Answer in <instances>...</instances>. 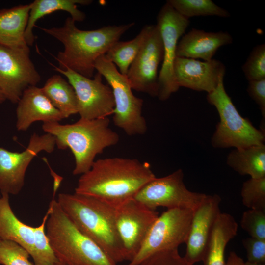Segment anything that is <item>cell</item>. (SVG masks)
Returning <instances> with one entry per match:
<instances>
[{"label": "cell", "mask_w": 265, "mask_h": 265, "mask_svg": "<svg viewBox=\"0 0 265 265\" xmlns=\"http://www.w3.org/2000/svg\"><path fill=\"white\" fill-rule=\"evenodd\" d=\"M92 2L91 0H35L31 2L25 34L27 45L32 46L35 41V37L33 30L39 19L55 11H64L69 13L75 22H83L86 18V15L78 8L77 5H88Z\"/></svg>", "instance_id": "obj_22"}, {"label": "cell", "mask_w": 265, "mask_h": 265, "mask_svg": "<svg viewBox=\"0 0 265 265\" xmlns=\"http://www.w3.org/2000/svg\"><path fill=\"white\" fill-rule=\"evenodd\" d=\"M0 196V238L14 242L26 249L31 256L34 241V227L20 221L12 211L9 195Z\"/></svg>", "instance_id": "obj_21"}, {"label": "cell", "mask_w": 265, "mask_h": 265, "mask_svg": "<svg viewBox=\"0 0 265 265\" xmlns=\"http://www.w3.org/2000/svg\"><path fill=\"white\" fill-rule=\"evenodd\" d=\"M241 196L243 204L249 209L265 211V177L251 178L242 186Z\"/></svg>", "instance_id": "obj_29"}, {"label": "cell", "mask_w": 265, "mask_h": 265, "mask_svg": "<svg viewBox=\"0 0 265 265\" xmlns=\"http://www.w3.org/2000/svg\"><path fill=\"white\" fill-rule=\"evenodd\" d=\"M227 165L241 175L251 178L265 177V145L234 149L227 155Z\"/></svg>", "instance_id": "obj_24"}, {"label": "cell", "mask_w": 265, "mask_h": 265, "mask_svg": "<svg viewBox=\"0 0 265 265\" xmlns=\"http://www.w3.org/2000/svg\"><path fill=\"white\" fill-rule=\"evenodd\" d=\"M29 254L18 244L8 240L0 241V264L34 265L28 260Z\"/></svg>", "instance_id": "obj_31"}, {"label": "cell", "mask_w": 265, "mask_h": 265, "mask_svg": "<svg viewBox=\"0 0 265 265\" xmlns=\"http://www.w3.org/2000/svg\"><path fill=\"white\" fill-rule=\"evenodd\" d=\"M249 81L265 79V45L255 46L242 67Z\"/></svg>", "instance_id": "obj_30"}, {"label": "cell", "mask_w": 265, "mask_h": 265, "mask_svg": "<svg viewBox=\"0 0 265 265\" xmlns=\"http://www.w3.org/2000/svg\"><path fill=\"white\" fill-rule=\"evenodd\" d=\"M50 64L54 70L64 75L75 92L80 118L92 120L108 117L115 108L111 88L102 81V75L97 72L93 79L85 77L68 68L61 70Z\"/></svg>", "instance_id": "obj_11"}, {"label": "cell", "mask_w": 265, "mask_h": 265, "mask_svg": "<svg viewBox=\"0 0 265 265\" xmlns=\"http://www.w3.org/2000/svg\"><path fill=\"white\" fill-rule=\"evenodd\" d=\"M238 225L234 217L221 212L217 217L203 260L205 265H225V251L229 242L237 235Z\"/></svg>", "instance_id": "obj_23"}, {"label": "cell", "mask_w": 265, "mask_h": 265, "mask_svg": "<svg viewBox=\"0 0 265 265\" xmlns=\"http://www.w3.org/2000/svg\"><path fill=\"white\" fill-rule=\"evenodd\" d=\"M139 265H192L179 253L178 249L160 251L154 254Z\"/></svg>", "instance_id": "obj_33"}, {"label": "cell", "mask_w": 265, "mask_h": 265, "mask_svg": "<svg viewBox=\"0 0 265 265\" xmlns=\"http://www.w3.org/2000/svg\"><path fill=\"white\" fill-rule=\"evenodd\" d=\"M244 265H265V264L251 263L247 261L246 262H244Z\"/></svg>", "instance_id": "obj_39"}, {"label": "cell", "mask_w": 265, "mask_h": 265, "mask_svg": "<svg viewBox=\"0 0 265 265\" xmlns=\"http://www.w3.org/2000/svg\"><path fill=\"white\" fill-rule=\"evenodd\" d=\"M247 91L250 97L260 107L262 116L260 129L265 132V79L249 81Z\"/></svg>", "instance_id": "obj_35"}, {"label": "cell", "mask_w": 265, "mask_h": 265, "mask_svg": "<svg viewBox=\"0 0 265 265\" xmlns=\"http://www.w3.org/2000/svg\"><path fill=\"white\" fill-rule=\"evenodd\" d=\"M132 22L120 25H108L93 30H81L70 16L61 27H40L45 33L55 38L64 49L54 58L58 68L69 69L88 78H92L95 63L111 47L119 41L122 35L134 25Z\"/></svg>", "instance_id": "obj_2"}, {"label": "cell", "mask_w": 265, "mask_h": 265, "mask_svg": "<svg viewBox=\"0 0 265 265\" xmlns=\"http://www.w3.org/2000/svg\"><path fill=\"white\" fill-rule=\"evenodd\" d=\"M42 159L47 164L50 170V174L53 178V198L56 193V191H57L58 188L59 187L60 184L63 180V178L61 176L58 175L57 173H56L53 170V169L51 168V166L50 165L46 158L44 157L42 158Z\"/></svg>", "instance_id": "obj_36"}, {"label": "cell", "mask_w": 265, "mask_h": 265, "mask_svg": "<svg viewBox=\"0 0 265 265\" xmlns=\"http://www.w3.org/2000/svg\"><path fill=\"white\" fill-rule=\"evenodd\" d=\"M155 177L147 162L136 159L106 158L95 160L90 169L81 175L75 193L116 208L133 199Z\"/></svg>", "instance_id": "obj_1"}, {"label": "cell", "mask_w": 265, "mask_h": 265, "mask_svg": "<svg viewBox=\"0 0 265 265\" xmlns=\"http://www.w3.org/2000/svg\"><path fill=\"white\" fill-rule=\"evenodd\" d=\"M169 3L178 13L189 19L199 16H217L228 17L230 13L211 0H168Z\"/></svg>", "instance_id": "obj_27"}, {"label": "cell", "mask_w": 265, "mask_h": 265, "mask_svg": "<svg viewBox=\"0 0 265 265\" xmlns=\"http://www.w3.org/2000/svg\"><path fill=\"white\" fill-rule=\"evenodd\" d=\"M176 82L179 87L210 93L224 79L225 65L219 60L208 61L177 57L174 65Z\"/></svg>", "instance_id": "obj_17"}, {"label": "cell", "mask_w": 265, "mask_h": 265, "mask_svg": "<svg viewBox=\"0 0 265 265\" xmlns=\"http://www.w3.org/2000/svg\"><path fill=\"white\" fill-rule=\"evenodd\" d=\"M158 212L134 199L115 208V219L125 261H131L142 245Z\"/></svg>", "instance_id": "obj_14"}, {"label": "cell", "mask_w": 265, "mask_h": 265, "mask_svg": "<svg viewBox=\"0 0 265 265\" xmlns=\"http://www.w3.org/2000/svg\"><path fill=\"white\" fill-rule=\"evenodd\" d=\"M184 177L181 169L162 177H156L145 184L133 199L153 210L164 207L167 209L181 208L194 211L207 194L188 190L184 182Z\"/></svg>", "instance_id": "obj_9"}, {"label": "cell", "mask_w": 265, "mask_h": 265, "mask_svg": "<svg viewBox=\"0 0 265 265\" xmlns=\"http://www.w3.org/2000/svg\"><path fill=\"white\" fill-rule=\"evenodd\" d=\"M151 25L145 26L133 39L115 42L105 54L106 58L123 75L126 76L129 69L138 54L149 32Z\"/></svg>", "instance_id": "obj_26"}, {"label": "cell", "mask_w": 265, "mask_h": 265, "mask_svg": "<svg viewBox=\"0 0 265 265\" xmlns=\"http://www.w3.org/2000/svg\"><path fill=\"white\" fill-rule=\"evenodd\" d=\"M240 225L250 237L265 240V211L254 209L245 211L242 214Z\"/></svg>", "instance_id": "obj_32"}, {"label": "cell", "mask_w": 265, "mask_h": 265, "mask_svg": "<svg viewBox=\"0 0 265 265\" xmlns=\"http://www.w3.org/2000/svg\"><path fill=\"white\" fill-rule=\"evenodd\" d=\"M56 265H67L65 263H63V262L59 261L58 263Z\"/></svg>", "instance_id": "obj_40"}, {"label": "cell", "mask_w": 265, "mask_h": 265, "mask_svg": "<svg viewBox=\"0 0 265 265\" xmlns=\"http://www.w3.org/2000/svg\"><path fill=\"white\" fill-rule=\"evenodd\" d=\"M41 79L30 57V51L0 45V90L6 100L17 103L24 90L36 86Z\"/></svg>", "instance_id": "obj_13"}, {"label": "cell", "mask_w": 265, "mask_h": 265, "mask_svg": "<svg viewBox=\"0 0 265 265\" xmlns=\"http://www.w3.org/2000/svg\"><path fill=\"white\" fill-rule=\"evenodd\" d=\"M95 68L105 78L112 91L115 103L114 125L129 136L145 134L147 126L142 115L143 100L133 94L127 76L121 74L105 55L96 60Z\"/></svg>", "instance_id": "obj_7"}, {"label": "cell", "mask_w": 265, "mask_h": 265, "mask_svg": "<svg viewBox=\"0 0 265 265\" xmlns=\"http://www.w3.org/2000/svg\"><path fill=\"white\" fill-rule=\"evenodd\" d=\"M246 250L247 262L265 264V240L248 237L242 239Z\"/></svg>", "instance_id": "obj_34"}, {"label": "cell", "mask_w": 265, "mask_h": 265, "mask_svg": "<svg viewBox=\"0 0 265 265\" xmlns=\"http://www.w3.org/2000/svg\"><path fill=\"white\" fill-rule=\"evenodd\" d=\"M109 125L108 117L92 120L80 118L72 124L45 122L42 128L55 137L58 149H70L75 161L73 174L79 175L90 169L97 155L118 143L119 136Z\"/></svg>", "instance_id": "obj_4"}, {"label": "cell", "mask_w": 265, "mask_h": 265, "mask_svg": "<svg viewBox=\"0 0 265 265\" xmlns=\"http://www.w3.org/2000/svg\"><path fill=\"white\" fill-rule=\"evenodd\" d=\"M163 59V46L158 26L149 32L126 75L132 90L158 97L159 64Z\"/></svg>", "instance_id": "obj_15"}, {"label": "cell", "mask_w": 265, "mask_h": 265, "mask_svg": "<svg viewBox=\"0 0 265 265\" xmlns=\"http://www.w3.org/2000/svg\"><path fill=\"white\" fill-rule=\"evenodd\" d=\"M57 202L78 229L116 264L125 261L115 219V208L94 198L61 193Z\"/></svg>", "instance_id": "obj_3"}, {"label": "cell", "mask_w": 265, "mask_h": 265, "mask_svg": "<svg viewBox=\"0 0 265 265\" xmlns=\"http://www.w3.org/2000/svg\"><path fill=\"white\" fill-rule=\"evenodd\" d=\"M47 212L46 232L59 261L67 265H117L78 229L53 198Z\"/></svg>", "instance_id": "obj_5"}, {"label": "cell", "mask_w": 265, "mask_h": 265, "mask_svg": "<svg viewBox=\"0 0 265 265\" xmlns=\"http://www.w3.org/2000/svg\"><path fill=\"white\" fill-rule=\"evenodd\" d=\"M232 41V36L226 32H209L192 28L178 43L176 56L210 61L219 48Z\"/></svg>", "instance_id": "obj_19"}, {"label": "cell", "mask_w": 265, "mask_h": 265, "mask_svg": "<svg viewBox=\"0 0 265 265\" xmlns=\"http://www.w3.org/2000/svg\"><path fill=\"white\" fill-rule=\"evenodd\" d=\"M1 240L0 238V241Z\"/></svg>", "instance_id": "obj_41"}, {"label": "cell", "mask_w": 265, "mask_h": 265, "mask_svg": "<svg viewBox=\"0 0 265 265\" xmlns=\"http://www.w3.org/2000/svg\"><path fill=\"white\" fill-rule=\"evenodd\" d=\"M16 127L19 131H26L36 121L58 122L63 117L36 86L28 87L17 103Z\"/></svg>", "instance_id": "obj_18"}, {"label": "cell", "mask_w": 265, "mask_h": 265, "mask_svg": "<svg viewBox=\"0 0 265 265\" xmlns=\"http://www.w3.org/2000/svg\"><path fill=\"white\" fill-rule=\"evenodd\" d=\"M30 3L0 10V45L13 49L30 51L25 38Z\"/></svg>", "instance_id": "obj_20"}, {"label": "cell", "mask_w": 265, "mask_h": 265, "mask_svg": "<svg viewBox=\"0 0 265 265\" xmlns=\"http://www.w3.org/2000/svg\"><path fill=\"white\" fill-rule=\"evenodd\" d=\"M6 100L4 95L2 92L0 90V104L3 103Z\"/></svg>", "instance_id": "obj_38"}, {"label": "cell", "mask_w": 265, "mask_h": 265, "mask_svg": "<svg viewBox=\"0 0 265 265\" xmlns=\"http://www.w3.org/2000/svg\"><path fill=\"white\" fill-rule=\"evenodd\" d=\"M55 146V139L52 135L34 133L22 152H13L0 146L1 193L19 194L24 186L26 173L31 161L41 152L52 153Z\"/></svg>", "instance_id": "obj_12"}, {"label": "cell", "mask_w": 265, "mask_h": 265, "mask_svg": "<svg viewBox=\"0 0 265 265\" xmlns=\"http://www.w3.org/2000/svg\"><path fill=\"white\" fill-rule=\"evenodd\" d=\"M41 88L64 119L78 113V102L74 88L61 76H52Z\"/></svg>", "instance_id": "obj_25"}, {"label": "cell", "mask_w": 265, "mask_h": 265, "mask_svg": "<svg viewBox=\"0 0 265 265\" xmlns=\"http://www.w3.org/2000/svg\"><path fill=\"white\" fill-rule=\"evenodd\" d=\"M222 80L207 95L208 102L216 109L219 121L211 138L214 148L241 149L264 144L265 132L255 127L237 109L227 93Z\"/></svg>", "instance_id": "obj_6"}, {"label": "cell", "mask_w": 265, "mask_h": 265, "mask_svg": "<svg viewBox=\"0 0 265 265\" xmlns=\"http://www.w3.org/2000/svg\"><path fill=\"white\" fill-rule=\"evenodd\" d=\"M49 216L47 212L41 224L34 227V241L31 257L34 265H56L59 262L46 232V224Z\"/></svg>", "instance_id": "obj_28"}, {"label": "cell", "mask_w": 265, "mask_h": 265, "mask_svg": "<svg viewBox=\"0 0 265 265\" xmlns=\"http://www.w3.org/2000/svg\"><path fill=\"white\" fill-rule=\"evenodd\" d=\"M190 21L178 13L167 2L157 17V24L163 46V59L158 75V95L159 100H167L179 88L174 77V65L178 41L184 33Z\"/></svg>", "instance_id": "obj_10"}, {"label": "cell", "mask_w": 265, "mask_h": 265, "mask_svg": "<svg viewBox=\"0 0 265 265\" xmlns=\"http://www.w3.org/2000/svg\"><path fill=\"white\" fill-rule=\"evenodd\" d=\"M225 265H244V262L235 252L231 251Z\"/></svg>", "instance_id": "obj_37"}, {"label": "cell", "mask_w": 265, "mask_h": 265, "mask_svg": "<svg viewBox=\"0 0 265 265\" xmlns=\"http://www.w3.org/2000/svg\"><path fill=\"white\" fill-rule=\"evenodd\" d=\"M193 211L187 209H170L159 215L138 253L125 265H139L154 254L178 249L181 244L186 243Z\"/></svg>", "instance_id": "obj_8"}, {"label": "cell", "mask_w": 265, "mask_h": 265, "mask_svg": "<svg viewBox=\"0 0 265 265\" xmlns=\"http://www.w3.org/2000/svg\"><path fill=\"white\" fill-rule=\"evenodd\" d=\"M221 201L218 194L207 195L193 211L184 256L192 265L204 259L213 225L221 213Z\"/></svg>", "instance_id": "obj_16"}]
</instances>
